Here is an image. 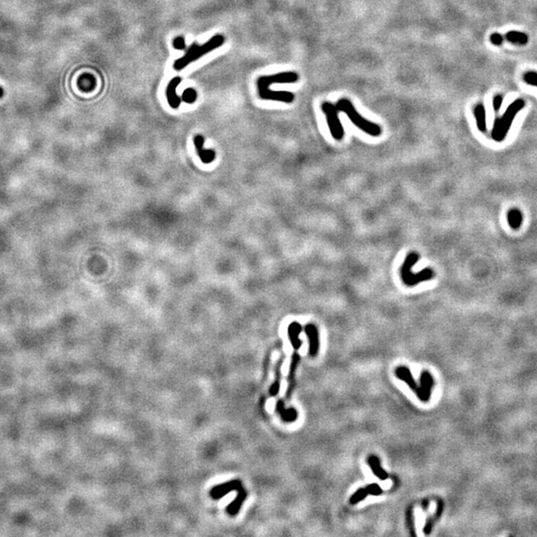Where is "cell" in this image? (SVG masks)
<instances>
[{
	"label": "cell",
	"instance_id": "2e32d148",
	"mask_svg": "<svg viewBox=\"0 0 537 537\" xmlns=\"http://www.w3.org/2000/svg\"><path fill=\"white\" fill-rule=\"evenodd\" d=\"M275 411L279 414L281 420L284 422H293L296 420V417H297L296 410L293 408L285 410L283 406V402L281 400H277L276 405H275Z\"/></svg>",
	"mask_w": 537,
	"mask_h": 537
},
{
	"label": "cell",
	"instance_id": "9a60e30c",
	"mask_svg": "<svg viewBox=\"0 0 537 537\" xmlns=\"http://www.w3.org/2000/svg\"><path fill=\"white\" fill-rule=\"evenodd\" d=\"M301 331H302V326L297 321H292L287 327L288 338L294 350H297L301 346V341L298 338V335Z\"/></svg>",
	"mask_w": 537,
	"mask_h": 537
},
{
	"label": "cell",
	"instance_id": "ac0fdd59",
	"mask_svg": "<svg viewBox=\"0 0 537 537\" xmlns=\"http://www.w3.org/2000/svg\"><path fill=\"white\" fill-rule=\"evenodd\" d=\"M368 463L372 470V472L381 480H385L388 478V473L381 467L380 460L376 455H370L368 457Z\"/></svg>",
	"mask_w": 537,
	"mask_h": 537
},
{
	"label": "cell",
	"instance_id": "5b68a950",
	"mask_svg": "<svg viewBox=\"0 0 537 537\" xmlns=\"http://www.w3.org/2000/svg\"><path fill=\"white\" fill-rule=\"evenodd\" d=\"M321 109L325 114L332 137L336 140H341L344 136V128L338 117V109L329 101H324L321 105Z\"/></svg>",
	"mask_w": 537,
	"mask_h": 537
},
{
	"label": "cell",
	"instance_id": "f546056e",
	"mask_svg": "<svg viewBox=\"0 0 537 537\" xmlns=\"http://www.w3.org/2000/svg\"><path fill=\"white\" fill-rule=\"evenodd\" d=\"M414 520H415L414 514H413L412 508H410V509H409V512H408V521H409V527H410V530H411V534H412V535H416Z\"/></svg>",
	"mask_w": 537,
	"mask_h": 537
},
{
	"label": "cell",
	"instance_id": "52a82bcc",
	"mask_svg": "<svg viewBox=\"0 0 537 537\" xmlns=\"http://www.w3.org/2000/svg\"><path fill=\"white\" fill-rule=\"evenodd\" d=\"M305 334L308 339V354L311 357H315L319 350V336H318V330L314 324L308 323L304 327Z\"/></svg>",
	"mask_w": 537,
	"mask_h": 537
},
{
	"label": "cell",
	"instance_id": "e0dca14e",
	"mask_svg": "<svg viewBox=\"0 0 537 537\" xmlns=\"http://www.w3.org/2000/svg\"><path fill=\"white\" fill-rule=\"evenodd\" d=\"M473 113H474V117H475V121H476V126H477V128L479 129V131L485 132L486 129H487V126H486L485 108H484L483 104H482V103L476 104V105L474 106Z\"/></svg>",
	"mask_w": 537,
	"mask_h": 537
},
{
	"label": "cell",
	"instance_id": "83f0119b",
	"mask_svg": "<svg viewBox=\"0 0 537 537\" xmlns=\"http://www.w3.org/2000/svg\"><path fill=\"white\" fill-rule=\"evenodd\" d=\"M489 39H490V42H491L493 45H495V46H499V45H501L502 42H503V36L500 35V34H498V33H493V34H491Z\"/></svg>",
	"mask_w": 537,
	"mask_h": 537
},
{
	"label": "cell",
	"instance_id": "4316f807",
	"mask_svg": "<svg viewBox=\"0 0 537 537\" xmlns=\"http://www.w3.org/2000/svg\"><path fill=\"white\" fill-rule=\"evenodd\" d=\"M173 47L177 50H184L185 49V39L183 36H178L173 40Z\"/></svg>",
	"mask_w": 537,
	"mask_h": 537
},
{
	"label": "cell",
	"instance_id": "f1b7e54d",
	"mask_svg": "<svg viewBox=\"0 0 537 537\" xmlns=\"http://www.w3.org/2000/svg\"><path fill=\"white\" fill-rule=\"evenodd\" d=\"M502 99H503V97H502L501 94H496V95L493 97V99H492V105H493L494 111L497 112V111L499 110V108H500V106H501V104H502Z\"/></svg>",
	"mask_w": 537,
	"mask_h": 537
},
{
	"label": "cell",
	"instance_id": "7402d4cb",
	"mask_svg": "<svg viewBox=\"0 0 537 537\" xmlns=\"http://www.w3.org/2000/svg\"><path fill=\"white\" fill-rule=\"evenodd\" d=\"M281 364H282V359H279L276 363V367H275V380L274 382L271 384L270 388H269V395L270 396H275L278 391H279V388H280V378H281V372H280V368H281Z\"/></svg>",
	"mask_w": 537,
	"mask_h": 537
},
{
	"label": "cell",
	"instance_id": "4fadbf2b",
	"mask_svg": "<svg viewBox=\"0 0 537 537\" xmlns=\"http://www.w3.org/2000/svg\"><path fill=\"white\" fill-rule=\"evenodd\" d=\"M395 375L397 376L398 379L404 381L413 391H415L417 396H418V394L420 393V386L417 385V383L414 380L409 368L404 367V366L397 367L396 370H395Z\"/></svg>",
	"mask_w": 537,
	"mask_h": 537
},
{
	"label": "cell",
	"instance_id": "d4e9b609",
	"mask_svg": "<svg viewBox=\"0 0 537 537\" xmlns=\"http://www.w3.org/2000/svg\"><path fill=\"white\" fill-rule=\"evenodd\" d=\"M523 80L526 84L530 86L537 87V73L536 72H527L523 75Z\"/></svg>",
	"mask_w": 537,
	"mask_h": 537
},
{
	"label": "cell",
	"instance_id": "44dd1931",
	"mask_svg": "<svg viewBox=\"0 0 537 537\" xmlns=\"http://www.w3.org/2000/svg\"><path fill=\"white\" fill-rule=\"evenodd\" d=\"M507 221H508L509 226L512 229H514V230L519 229L521 224H522V214H521V212L516 208H513V209L509 210L508 213H507Z\"/></svg>",
	"mask_w": 537,
	"mask_h": 537
},
{
	"label": "cell",
	"instance_id": "4dcf8cb0",
	"mask_svg": "<svg viewBox=\"0 0 537 537\" xmlns=\"http://www.w3.org/2000/svg\"><path fill=\"white\" fill-rule=\"evenodd\" d=\"M3 94H4V90H3V89L0 87V98L3 96Z\"/></svg>",
	"mask_w": 537,
	"mask_h": 537
},
{
	"label": "cell",
	"instance_id": "5bb4252c",
	"mask_svg": "<svg viewBox=\"0 0 537 537\" xmlns=\"http://www.w3.org/2000/svg\"><path fill=\"white\" fill-rule=\"evenodd\" d=\"M236 491H238V494H237L236 499H235L234 501H232V502L227 506V512H228L231 516H235V515L239 512V510H240V508H241V506H242V503L244 502V500H245L246 497H247V491L244 489L243 485H240V486L236 489Z\"/></svg>",
	"mask_w": 537,
	"mask_h": 537
},
{
	"label": "cell",
	"instance_id": "7a4b0ae2",
	"mask_svg": "<svg viewBox=\"0 0 537 537\" xmlns=\"http://www.w3.org/2000/svg\"><path fill=\"white\" fill-rule=\"evenodd\" d=\"M338 111H343L346 113L348 118L352 121L354 125H356L358 128H360L365 133L371 135V136H379L382 133L381 127L375 123L372 122L366 118H364L354 107L353 103L348 98H340L335 104Z\"/></svg>",
	"mask_w": 537,
	"mask_h": 537
},
{
	"label": "cell",
	"instance_id": "ffe728a7",
	"mask_svg": "<svg viewBox=\"0 0 537 537\" xmlns=\"http://www.w3.org/2000/svg\"><path fill=\"white\" fill-rule=\"evenodd\" d=\"M504 38L506 41L517 45H525L528 42L527 34L519 31H509L505 34Z\"/></svg>",
	"mask_w": 537,
	"mask_h": 537
},
{
	"label": "cell",
	"instance_id": "603a6c76",
	"mask_svg": "<svg viewBox=\"0 0 537 537\" xmlns=\"http://www.w3.org/2000/svg\"><path fill=\"white\" fill-rule=\"evenodd\" d=\"M367 495H369V492H368L366 486L362 487V488H359L350 496L349 502L351 504H356V503L362 501L363 499H365L367 497Z\"/></svg>",
	"mask_w": 537,
	"mask_h": 537
},
{
	"label": "cell",
	"instance_id": "cb8c5ba5",
	"mask_svg": "<svg viewBox=\"0 0 537 537\" xmlns=\"http://www.w3.org/2000/svg\"><path fill=\"white\" fill-rule=\"evenodd\" d=\"M197 98V92L192 88H187L181 96V100H183L186 103H193Z\"/></svg>",
	"mask_w": 537,
	"mask_h": 537
},
{
	"label": "cell",
	"instance_id": "d6986e66",
	"mask_svg": "<svg viewBox=\"0 0 537 537\" xmlns=\"http://www.w3.org/2000/svg\"><path fill=\"white\" fill-rule=\"evenodd\" d=\"M443 510H444V502H443V500H442V499H439V501H438V505H437V509H436V512H435V514H434L433 516H431V517H429V518L427 519L426 525H425V527H424V533H425L426 535H428V534H430V533H431V531H432V528H433L434 524H435V523H436V522H437V521L439 520V518L441 517V515H442V512H443Z\"/></svg>",
	"mask_w": 537,
	"mask_h": 537
},
{
	"label": "cell",
	"instance_id": "484cf974",
	"mask_svg": "<svg viewBox=\"0 0 537 537\" xmlns=\"http://www.w3.org/2000/svg\"><path fill=\"white\" fill-rule=\"evenodd\" d=\"M370 495H380L382 493V488L377 483H372L366 486Z\"/></svg>",
	"mask_w": 537,
	"mask_h": 537
},
{
	"label": "cell",
	"instance_id": "6da1fadb",
	"mask_svg": "<svg viewBox=\"0 0 537 537\" xmlns=\"http://www.w3.org/2000/svg\"><path fill=\"white\" fill-rule=\"evenodd\" d=\"M225 43V37L221 34H216L210 38L207 42L199 45L193 43L186 51V53L179 59H177L173 64V69L175 71H181L187 67L192 62L202 58L204 55L209 54L211 51L221 47Z\"/></svg>",
	"mask_w": 537,
	"mask_h": 537
},
{
	"label": "cell",
	"instance_id": "ba28073f",
	"mask_svg": "<svg viewBox=\"0 0 537 537\" xmlns=\"http://www.w3.org/2000/svg\"><path fill=\"white\" fill-rule=\"evenodd\" d=\"M180 83H181V78L180 77H175L172 80H170V82L168 83V85L166 87V90H165L166 98H167V101H168L169 105L172 108H178L179 105H180V102H181V97L176 92L177 87L179 86Z\"/></svg>",
	"mask_w": 537,
	"mask_h": 537
},
{
	"label": "cell",
	"instance_id": "8fae6325",
	"mask_svg": "<svg viewBox=\"0 0 537 537\" xmlns=\"http://www.w3.org/2000/svg\"><path fill=\"white\" fill-rule=\"evenodd\" d=\"M433 378L428 371H423L421 374V386L418 398L423 402H428L431 399V393L433 388Z\"/></svg>",
	"mask_w": 537,
	"mask_h": 537
},
{
	"label": "cell",
	"instance_id": "30bf717a",
	"mask_svg": "<svg viewBox=\"0 0 537 537\" xmlns=\"http://www.w3.org/2000/svg\"><path fill=\"white\" fill-rule=\"evenodd\" d=\"M299 361H300L299 354L296 351H294L292 353V355H291V361H290L289 371H288V375H287V388H286V391H285V398L286 399H289L292 392H293L294 385H295V373H296V368L298 366Z\"/></svg>",
	"mask_w": 537,
	"mask_h": 537
},
{
	"label": "cell",
	"instance_id": "277c9868",
	"mask_svg": "<svg viewBox=\"0 0 537 537\" xmlns=\"http://www.w3.org/2000/svg\"><path fill=\"white\" fill-rule=\"evenodd\" d=\"M419 261V256L416 253H410L401 267V278L407 286H414L422 281L432 279L434 277V271L432 268H427L418 272L412 271V267Z\"/></svg>",
	"mask_w": 537,
	"mask_h": 537
},
{
	"label": "cell",
	"instance_id": "7c38bea8",
	"mask_svg": "<svg viewBox=\"0 0 537 537\" xmlns=\"http://www.w3.org/2000/svg\"><path fill=\"white\" fill-rule=\"evenodd\" d=\"M240 485H242L241 480H239V479L230 480V481H228V482H226V483H223V484H219V485H217V486H214V487L211 489L210 494H211V496H212L214 499H218V498L222 497L223 495L227 494L228 492L236 490Z\"/></svg>",
	"mask_w": 537,
	"mask_h": 537
},
{
	"label": "cell",
	"instance_id": "8992f818",
	"mask_svg": "<svg viewBox=\"0 0 537 537\" xmlns=\"http://www.w3.org/2000/svg\"><path fill=\"white\" fill-rule=\"evenodd\" d=\"M298 80V75L294 72H282L277 73L273 75H267V76H261L257 80V87H269L271 84L274 83H294Z\"/></svg>",
	"mask_w": 537,
	"mask_h": 537
},
{
	"label": "cell",
	"instance_id": "9c48e42d",
	"mask_svg": "<svg viewBox=\"0 0 537 537\" xmlns=\"http://www.w3.org/2000/svg\"><path fill=\"white\" fill-rule=\"evenodd\" d=\"M204 143V137L201 134H197L194 137V145L196 148V152L200 158V160L205 163L209 164L216 158V152L212 149H205L203 148Z\"/></svg>",
	"mask_w": 537,
	"mask_h": 537
},
{
	"label": "cell",
	"instance_id": "3957f363",
	"mask_svg": "<svg viewBox=\"0 0 537 537\" xmlns=\"http://www.w3.org/2000/svg\"><path fill=\"white\" fill-rule=\"evenodd\" d=\"M524 104V100L521 98H517L511 104H509L503 115L497 118L494 122L493 128L491 130L492 139L497 142L504 140L508 133V130L511 127L515 115L523 108Z\"/></svg>",
	"mask_w": 537,
	"mask_h": 537
}]
</instances>
